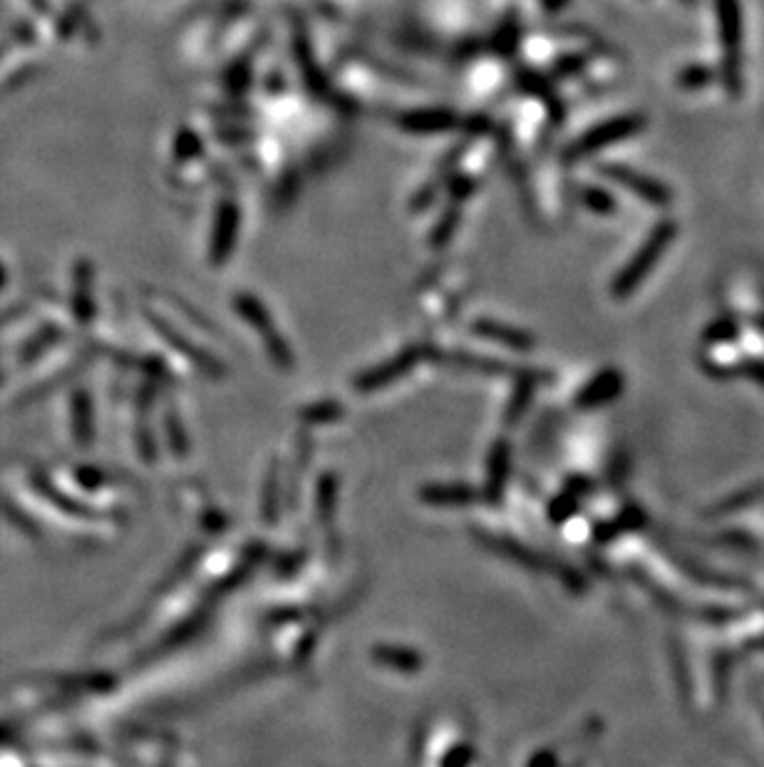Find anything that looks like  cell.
Returning <instances> with one entry per match:
<instances>
[{
	"instance_id": "obj_4",
	"label": "cell",
	"mask_w": 764,
	"mask_h": 767,
	"mask_svg": "<svg viewBox=\"0 0 764 767\" xmlns=\"http://www.w3.org/2000/svg\"><path fill=\"white\" fill-rule=\"evenodd\" d=\"M603 174L616 184H621V187H626L633 197L643 199V202L653 204V207H668L673 202V192L663 182L648 177V174H640L636 169L621 167V164H606Z\"/></svg>"
},
{
	"instance_id": "obj_1",
	"label": "cell",
	"mask_w": 764,
	"mask_h": 767,
	"mask_svg": "<svg viewBox=\"0 0 764 767\" xmlns=\"http://www.w3.org/2000/svg\"><path fill=\"white\" fill-rule=\"evenodd\" d=\"M675 234H678V226H675L673 221H663V224H658L653 231H650L645 244L640 246L636 256H633V259L626 264V269H623L621 274H618V279L613 281L611 286L613 298H628L633 291H636L640 283L648 279L653 266L663 259L665 249L673 244Z\"/></svg>"
},
{
	"instance_id": "obj_5",
	"label": "cell",
	"mask_w": 764,
	"mask_h": 767,
	"mask_svg": "<svg viewBox=\"0 0 764 767\" xmlns=\"http://www.w3.org/2000/svg\"><path fill=\"white\" fill-rule=\"evenodd\" d=\"M621 383V373H616V370H608V373L598 375V378L588 385L586 393H583L581 405L583 408H591V405L608 403V400L621 393Z\"/></svg>"
},
{
	"instance_id": "obj_8",
	"label": "cell",
	"mask_w": 764,
	"mask_h": 767,
	"mask_svg": "<svg viewBox=\"0 0 764 767\" xmlns=\"http://www.w3.org/2000/svg\"><path fill=\"white\" fill-rule=\"evenodd\" d=\"M737 328L732 321H720L715 323V328H712V338H717V341H727V338H735Z\"/></svg>"
},
{
	"instance_id": "obj_6",
	"label": "cell",
	"mask_w": 764,
	"mask_h": 767,
	"mask_svg": "<svg viewBox=\"0 0 764 767\" xmlns=\"http://www.w3.org/2000/svg\"><path fill=\"white\" fill-rule=\"evenodd\" d=\"M581 199H583V204H586L588 209L596 211V214H603V216L613 214V211H616V207H618L616 199H613L611 194L603 192V189H596V187H586V189H583Z\"/></svg>"
},
{
	"instance_id": "obj_3",
	"label": "cell",
	"mask_w": 764,
	"mask_h": 767,
	"mask_svg": "<svg viewBox=\"0 0 764 767\" xmlns=\"http://www.w3.org/2000/svg\"><path fill=\"white\" fill-rule=\"evenodd\" d=\"M645 127V117L643 115H623V117H613V120L603 122V125L593 127L588 130L586 135L581 137L578 142H573L566 152V159H583L588 154L598 152V149L608 147V144H616L628 140V137L638 135L640 130Z\"/></svg>"
},
{
	"instance_id": "obj_2",
	"label": "cell",
	"mask_w": 764,
	"mask_h": 767,
	"mask_svg": "<svg viewBox=\"0 0 764 767\" xmlns=\"http://www.w3.org/2000/svg\"><path fill=\"white\" fill-rule=\"evenodd\" d=\"M717 20H720L722 45H725V85L732 97L742 90V13L740 0H717Z\"/></svg>"
},
{
	"instance_id": "obj_9",
	"label": "cell",
	"mask_w": 764,
	"mask_h": 767,
	"mask_svg": "<svg viewBox=\"0 0 764 767\" xmlns=\"http://www.w3.org/2000/svg\"><path fill=\"white\" fill-rule=\"evenodd\" d=\"M745 375H750L752 380H757V383L764 385V363H747Z\"/></svg>"
},
{
	"instance_id": "obj_10",
	"label": "cell",
	"mask_w": 764,
	"mask_h": 767,
	"mask_svg": "<svg viewBox=\"0 0 764 767\" xmlns=\"http://www.w3.org/2000/svg\"><path fill=\"white\" fill-rule=\"evenodd\" d=\"M755 323H757V326H760V328H762V331H764V316H762V318H757V321H755Z\"/></svg>"
},
{
	"instance_id": "obj_7",
	"label": "cell",
	"mask_w": 764,
	"mask_h": 767,
	"mask_svg": "<svg viewBox=\"0 0 764 767\" xmlns=\"http://www.w3.org/2000/svg\"><path fill=\"white\" fill-rule=\"evenodd\" d=\"M712 80V72L707 68H690L680 75V85L688 87V90H695V87L707 85Z\"/></svg>"
}]
</instances>
